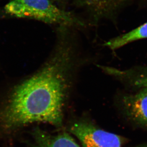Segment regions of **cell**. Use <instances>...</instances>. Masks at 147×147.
I'll use <instances>...</instances> for the list:
<instances>
[{"instance_id": "obj_6", "label": "cell", "mask_w": 147, "mask_h": 147, "mask_svg": "<svg viewBox=\"0 0 147 147\" xmlns=\"http://www.w3.org/2000/svg\"><path fill=\"white\" fill-rule=\"evenodd\" d=\"M33 135L36 147H80L73 138L65 132L51 135L36 128L33 131Z\"/></svg>"}, {"instance_id": "obj_9", "label": "cell", "mask_w": 147, "mask_h": 147, "mask_svg": "<svg viewBox=\"0 0 147 147\" xmlns=\"http://www.w3.org/2000/svg\"><path fill=\"white\" fill-rule=\"evenodd\" d=\"M147 147V146H145V147Z\"/></svg>"}, {"instance_id": "obj_4", "label": "cell", "mask_w": 147, "mask_h": 147, "mask_svg": "<svg viewBox=\"0 0 147 147\" xmlns=\"http://www.w3.org/2000/svg\"><path fill=\"white\" fill-rule=\"evenodd\" d=\"M125 114L136 123L147 125V88H140L134 94H126L119 101Z\"/></svg>"}, {"instance_id": "obj_8", "label": "cell", "mask_w": 147, "mask_h": 147, "mask_svg": "<svg viewBox=\"0 0 147 147\" xmlns=\"http://www.w3.org/2000/svg\"><path fill=\"white\" fill-rule=\"evenodd\" d=\"M92 1H93L95 3H106L108 1H111V0H91Z\"/></svg>"}, {"instance_id": "obj_3", "label": "cell", "mask_w": 147, "mask_h": 147, "mask_svg": "<svg viewBox=\"0 0 147 147\" xmlns=\"http://www.w3.org/2000/svg\"><path fill=\"white\" fill-rule=\"evenodd\" d=\"M69 131L81 142L83 147H122V139L114 133L100 129L88 120L75 121Z\"/></svg>"}, {"instance_id": "obj_5", "label": "cell", "mask_w": 147, "mask_h": 147, "mask_svg": "<svg viewBox=\"0 0 147 147\" xmlns=\"http://www.w3.org/2000/svg\"><path fill=\"white\" fill-rule=\"evenodd\" d=\"M97 66L104 73L128 86L139 88H147V67H135L121 70L105 65Z\"/></svg>"}, {"instance_id": "obj_2", "label": "cell", "mask_w": 147, "mask_h": 147, "mask_svg": "<svg viewBox=\"0 0 147 147\" xmlns=\"http://www.w3.org/2000/svg\"><path fill=\"white\" fill-rule=\"evenodd\" d=\"M4 9L6 13L17 18L61 26L83 25L70 13L59 8L51 0H11Z\"/></svg>"}, {"instance_id": "obj_7", "label": "cell", "mask_w": 147, "mask_h": 147, "mask_svg": "<svg viewBox=\"0 0 147 147\" xmlns=\"http://www.w3.org/2000/svg\"><path fill=\"white\" fill-rule=\"evenodd\" d=\"M145 38H147V22L125 34L110 40L104 45L115 50L130 42Z\"/></svg>"}, {"instance_id": "obj_1", "label": "cell", "mask_w": 147, "mask_h": 147, "mask_svg": "<svg viewBox=\"0 0 147 147\" xmlns=\"http://www.w3.org/2000/svg\"><path fill=\"white\" fill-rule=\"evenodd\" d=\"M78 43L61 37L34 74L13 89L0 109V126L9 132L34 122L62 126L64 111L82 63Z\"/></svg>"}]
</instances>
